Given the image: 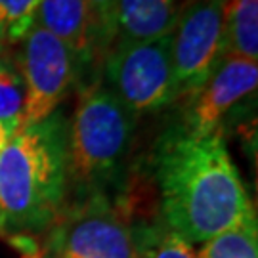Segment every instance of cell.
Listing matches in <instances>:
<instances>
[{"label": "cell", "instance_id": "6da1fadb", "mask_svg": "<svg viewBox=\"0 0 258 258\" xmlns=\"http://www.w3.org/2000/svg\"><path fill=\"white\" fill-rule=\"evenodd\" d=\"M159 218L189 245L256 216L224 134L191 136L172 124L153 149Z\"/></svg>", "mask_w": 258, "mask_h": 258}, {"label": "cell", "instance_id": "7a4b0ae2", "mask_svg": "<svg viewBox=\"0 0 258 258\" xmlns=\"http://www.w3.org/2000/svg\"><path fill=\"white\" fill-rule=\"evenodd\" d=\"M67 117L61 107L23 124L0 155V237L44 235L67 205Z\"/></svg>", "mask_w": 258, "mask_h": 258}, {"label": "cell", "instance_id": "3957f363", "mask_svg": "<svg viewBox=\"0 0 258 258\" xmlns=\"http://www.w3.org/2000/svg\"><path fill=\"white\" fill-rule=\"evenodd\" d=\"M136 124L138 117L102 81L84 86L73 117L67 120L69 185L73 184L77 197L100 194L126 207Z\"/></svg>", "mask_w": 258, "mask_h": 258}, {"label": "cell", "instance_id": "277c9868", "mask_svg": "<svg viewBox=\"0 0 258 258\" xmlns=\"http://www.w3.org/2000/svg\"><path fill=\"white\" fill-rule=\"evenodd\" d=\"M38 258H134L132 224L107 195L77 197L46 230Z\"/></svg>", "mask_w": 258, "mask_h": 258}, {"label": "cell", "instance_id": "5b68a950", "mask_svg": "<svg viewBox=\"0 0 258 258\" xmlns=\"http://www.w3.org/2000/svg\"><path fill=\"white\" fill-rule=\"evenodd\" d=\"M170 35L113 44L103 57V84L136 117L159 113L178 102Z\"/></svg>", "mask_w": 258, "mask_h": 258}, {"label": "cell", "instance_id": "8992f818", "mask_svg": "<svg viewBox=\"0 0 258 258\" xmlns=\"http://www.w3.org/2000/svg\"><path fill=\"white\" fill-rule=\"evenodd\" d=\"M19 44L16 61L25 86L23 124H35L59 109L79 81V65L73 52L37 23Z\"/></svg>", "mask_w": 258, "mask_h": 258}, {"label": "cell", "instance_id": "52a82bcc", "mask_svg": "<svg viewBox=\"0 0 258 258\" xmlns=\"http://www.w3.org/2000/svg\"><path fill=\"white\" fill-rule=\"evenodd\" d=\"M228 0H185L170 35L178 102L205 83L222 57V18Z\"/></svg>", "mask_w": 258, "mask_h": 258}, {"label": "cell", "instance_id": "ba28073f", "mask_svg": "<svg viewBox=\"0 0 258 258\" xmlns=\"http://www.w3.org/2000/svg\"><path fill=\"white\" fill-rule=\"evenodd\" d=\"M258 61L222 55L205 83L184 96L176 124L191 136L224 134L222 126L231 111L256 92Z\"/></svg>", "mask_w": 258, "mask_h": 258}, {"label": "cell", "instance_id": "9c48e42d", "mask_svg": "<svg viewBox=\"0 0 258 258\" xmlns=\"http://www.w3.org/2000/svg\"><path fill=\"white\" fill-rule=\"evenodd\" d=\"M37 25L73 52L79 77L84 67L98 61L92 18L86 0H42L37 12Z\"/></svg>", "mask_w": 258, "mask_h": 258}, {"label": "cell", "instance_id": "30bf717a", "mask_svg": "<svg viewBox=\"0 0 258 258\" xmlns=\"http://www.w3.org/2000/svg\"><path fill=\"white\" fill-rule=\"evenodd\" d=\"M180 8V0H119L113 44L148 42L170 35Z\"/></svg>", "mask_w": 258, "mask_h": 258}, {"label": "cell", "instance_id": "8fae6325", "mask_svg": "<svg viewBox=\"0 0 258 258\" xmlns=\"http://www.w3.org/2000/svg\"><path fill=\"white\" fill-rule=\"evenodd\" d=\"M222 55L258 61V0H228L222 18Z\"/></svg>", "mask_w": 258, "mask_h": 258}, {"label": "cell", "instance_id": "7c38bea8", "mask_svg": "<svg viewBox=\"0 0 258 258\" xmlns=\"http://www.w3.org/2000/svg\"><path fill=\"white\" fill-rule=\"evenodd\" d=\"M134 258H199L194 245L182 239L161 218L132 224Z\"/></svg>", "mask_w": 258, "mask_h": 258}, {"label": "cell", "instance_id": "4fadbf2b", "mask_svg": "<svg viewBox=\"0 0 258 258\" xmlns=\"http://www.w3.org/2000/svg\"><path fill=\"white\" fill-rule=\"evenodd\" d=\"M199 258H258L256 216L195 247Z\"/></svg>", "mask_w": 258, "mask_h": 258}, {"label": "cell", "instance_id": "5bb4252c", "mask_svg": "<svg viewBox=\"0 0 258 258\" xmlns=\"http://www.w3.org/2000/svg\"><path fill=\"white\" fill-rule=\"evenodd\" d=\"M25 86L14 55L0 52V122L23 124Z\"/></svg>", "mask_w": 258, "mask_h": 258}, {"label": "cell", "instance_id": "9a60e30c", "mask_svg": "<svg viewBox=\"0 0 258 258\" xmlns=\"http://www.w3.org/2000/svg\"><path fill=\"white\" fill-rule=\"evenodd\" d=\"M42 0H0V42L19 44L37 23Z\"/></svg>", "mask_w": 258, "mask_h": 258}, {"label": "cell", "instance_id": "2e32d148", "mask_svg": "<svg viewBox=\"0 0 258 258\" xmlns=\"http://www.w3.org/2000/svg\"><path fill=\"white\" fill-rule=\"evenodd\" d=\"M94 29V46L98 61H103L115 40V10L119 0H86Z\"/></svg>", "mask_w": 258, "mask_h": 258}, {"label": "cell", "instance_id": "e0dca14e", "mask_svg": "<svg viewBox=\"0 0 258 258\" xmlns=\"http://www.w3.org/2000/svg\"><path fill=\"white\" fill-rule=\"evenodd\" d=\"M21 128L19 124H8V122H0V155H2V151L4 148L8 146V142L12 140V136Z\"/></svg>", "mask_w": 258, "mask_h": 258}, {"label": "cell", "instance_id": "ac0fdd59", "mask_svg": "<svg viewBox=\"0 0 258 258\" xmlns=\"http://www.w3.org/2000/svg\"><path fill=\"white\" fill-rule=\"evenodd\" d=\"M2 50H4V44H2V42H0V52H2Z\"/></svg>", "mask_w": 258, "mask_h": 258}]
</instances>
